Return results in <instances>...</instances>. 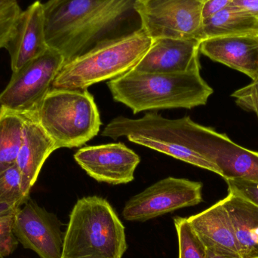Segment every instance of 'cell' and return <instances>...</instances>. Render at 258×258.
<instances>
[{
  "label": "cell",
  "mask_w": 258,
  "mask_h": 258,
  "mask_svg": "<svg viewBox=\"0 0 258 258\" xmlns=\"http://www.w3.org/2000/svg\"><path fill=\"white\" fill-rule=\"evenodd\" d=\"M15 214L0 216V258L9 257L18 248V239L13 232Z\"/></svg>",
  "instance_id": "cell-23"
},
{
  "label": "cell",
  "mask_w": 258,
  "mask_h": 258,
  "mask_svg": "<svg viewBox=\"0 0 258 258\" xmlns=\"http://www.w3.org/2000/svg\"><path fill=\"white\" fill-rule=\"evenodd\" d=\"M125 227L110 203L88 197L76 203L63 238L61 258H122Z\"/></svg>",
  "instance_id": "cell-3"
},
{
  "label": "cell",
  "mask_w": 258,
  "mask_h": 258,
  "mask_svg": "<svg viewBox=\"0 0 258 258\" xmlns=\"http://www.w3.org/2000/svg\"><path fill=\"white\" fill-rule=\"evenodd\" d=\"M231 6L241 9L258 20V0H234Z\"/></svg>",
  "instance_id": "cell-27"
},
{
  "label": "cell",
  "mask_w": 258,
  "mask_h": 258,
  "mask_svg": "<svg viewBox=\"0 0 258 258\" xmlns=\"http://www.w3.org/2000/svg\"><path fill=\"white\" fill-rule=\"evenodd\" d=\"M138 0H48L43 4L47 45L64 63L96 45L142 27Z\"/></svg>",
  "instance_id": "cell-1"
},
{
  "label": "cell",
  "mask_w": 258,
  "mask_h": 258,
  "mask_svg": "<svg viewBox=\"0 0 258 258\" xmlns=\"http://www.w3.org/2000/svg\"><path fill=\"white\" fill-rule=\"evenodd\" d=\"M74 159L90 177L114 185L132 181L141 162L140 156L122 143L83 147Z\"/></svg>",
  "instance_id": "cell-11"
},
{
  "label": "cell",
  "mask_w": 258,
  "mask_h": 258,
  "mask_svg": "<svg viewBox=\"0 0 258 258\" xmlns=\"http://www.w3.org/2000/svg\"><path fill=\"white\" fill-rule=\"evenodd\" d=\"M197 152L218 168L224 180L258 182V152L238 145L224 134L199 124Z\"/></svg>",
  "instance_id": "cell-10"
},
{
  "label": "cell",
  "mask_w": 258,
  "mask_h": 258,
  "mask_svg": "<svg viewBox=\"0 0 258 258\" xmlns=\"http://www.w3.org/2000/svg\"><path fill=\"white\" fill-rule=\"evenodd\" d=\"M234 0H209L203 5V18L212 16L224 8L231 6Z\"/></svg>",
  "instance_id": "cell-26"
},
{
  "label": "cell",
  "mask_w": 258,
  "mask_h": 258,
  "mask_svg": "<svg viewBox=\"0 0 258 258\" xmlns=\"http://www.w3.org/2000/svg\"><path fill=\"white\" fill-rule=\"evenodd\" d=\"M231 220L241 258H258V207L228 194L222 200Z\"/></svg>",
  "instance_id": "cell-17"
},
{
  "label": "cell",
  "mask_w": 258,
  "mask_h": 258,
  "mask_svg": "<svg viewBox=\"0 0 258 258\" xmlns=\"http://www.w3.org/2000/svg\"><path fill=\"white\" fill-rule=\"evenodd\" d=\"M258 32V20L233 6L203 20L201 42L211 38L246 34Z\"/></svg>",
  "instance_id": "cell-18"
},
{
  "label": "cell",
  "mask_w": 258,
  "mask_h": 258,
  "mask_svg": "<svg viewBox=\"0 0 258 258\" xmlns=\"http://www.w3.org/2000/svg\"><path fill=\"white\" fill-rule=\"evenodd\" d=\"M187 221L206 249L241 257L231 220L222 200L201 213L187 218Z\"/></svg>",
  "instance_id": "cell-16"
},
{
  "label": "cell",
  "mask_w": 258,
  "mask_h": 258,
  "mask_svg": "<svg viewBox=\"0 0 258 258\" xmlns=\"http://www.w3.org/2000/svg\"><path fill=\"white\" fill-rule=\"evenodd\" d=\"M203 183L168 177L156 182L127 202L122 211L129 221H144L203 202Z\"/></svg>",
  "instance_id": "cell-8"
},
{
  "label": "cell",
  "mask_w": 258,
  "mask_h": 258,
  "mask_svg": "<svg viewBox=\"0 0 258 258\" xmlns=\"http://www.w3.org/2000/svg\"><path fill=\"white\" fill-rule=\"evenodd\" d=\"M179 243V258H206V248L188 222L187 218L174 219Z\"/></svg>",
  "instance_id": "cell-21"
},
{
  "label": "cell",
  "mask_w": 258,
  "mask_h": 258,
  "mask_svg": "<svg viewBox=\"0 0 258 258\" xmlns=\"http://www.w3.org/2000/svg\"><path fill=\"white\" fill-rule=\"evenodd\" d=\"M33 113L57 149L81 147L101 129L98 107L87 89H51Z\"/></svg>",
  "instance_id": "cell-5"
},
{
  "label": "cell",
  "mask_w": 258,
  "mask_h": 258,
  "mask_svg": "<svg viewBox=\"0 0 258 258\" xmlns=\"http://www.w3.org/2000/svg\"><path fill=\"white\" fill-rule=\"evenodd\" d=\"M22 115L24 128L16 165L21 171L25 189L30 192L45 161L57 149L33 112Z\"/></svg>",
  "instance_id": "cell-15"
},
{
  "label": "cell",
  "mask_w": 258,
  "mask_h": 258,
  "mask_svg": "<svg viewBox=\"0 0 258 258\" xmlns=\"http://www.w3.org/2000/svg\"><path fill=\"white\" fill-rule=\"evenodd\" d=\"M203 5L199 0H138L142 28L152 39H200Z\"/></svg>",
  "instance_id": "cell-7"
},
{
  "label": "cell",
  "mask_w": 258,
  "mask_h": 258,
  "mask_svg": "<svg viewBox=\"0 0 258 258\" xmlns=\"http://www.w3.org/2000/svg\"><path fill=\"white\" fill-rule=\"evenodd\" d=\"M16 164L0 174V203L22 206L30 197Z\"/></svg>",
  "instance_id": "cell-20"
},
{
  "label": "cell",
  "mask_w": 258,
  "mask_h": 258,
  "mask_svg": "<svg viewBox=\"0 0 258 258\" xmlns=\"http://www.w3.org/2000/svg\"><path fill=\"white\" fill-rule=\"evenodd\" d=\"M48 48L45 38L43 3L37 0L21 11L5 48L10 55L12 73L43 54Z\"/></svg>",
  "instance_id": "cell-13"
},
{
  "label": "cell",
  "mask_w": 258,
  "mask_h": 258,
  "mask_svg": "<svg viewBox=\"0 0 258 258\" xmlns=\"http://www.w3.org/2000/svg\"><path fill=\"white\" fill-rule=\"evenodd\" d=\"M24 123L22 114L0 107V174L16 164Z\"/></svg>",
  "instance_id": "cell-19"
},
{
  "label": "cell",
  "mask_w": 258,
  "mask_h": 258,
  "mask_svg": "<svg viewBox=\"0 0 258 258\" xmlns=\"http://www.w3.org/2000/svg\"><path fill=\"white\" fill-rule=\"evenodd\" d=\"M206 258H241L236 257H232V256L225 255V254H219V253L215 252L212 250L206 249Z\"/></svg>",
  "instance_id": "cell-29"
},
{
  "label": "cell",
  "mask_w": 258,
  "mask_h": 258,
  "mask_svg": "<svg viewBox=\"0 0 258 258\" xmlns=\"http://www.w3.org/2000/svg\"><path fill=\"white\" fill-rule=\"evenodd\" d=\"M113 100L133 111L192 109L206 105L213 89L200 70L182 74H147L128 71L107 83Z\"/></svg>",
  "instance_id": "cell-2"
},
{
  "label": "cell",
  "mask_w": 258,
  "mask_h": 258,
  "mask_svg": "<svg viewBox=\"0 0 258 258\" xmlns=\"http://www.w3.org/2000/svg\"><path fill=\"white\" fill-rule=\"evenodd\" d=\"M21 12L18 0H0V49L6 48Z\"/></svg>",
  "instance_id": "cell-22"
},
{
  "label": "cell",
  "mask_w": 258,
  "mask_h": 258,
  "mask_svg": "<svg viewBox=\"0 0 258 258\" xmlns=\"http://www.w3.org/2000/svg\"><path fill=\"white\" fill-rule=\"evenodd\" d=\"M200 52L252 80L258 78V32L205 39Z\"/></svg>",
  "instance_id": "cell-14"
},
{
  "label": "cell",
  "mask_w": 258,
  "mask_h": 258,
  "mask_svg": "<svg viewBox=\"0 0 258 258\" xmlns=\"http://www.w3.org/2000/svg\"><path fill=\"white\" fill-rule=\"evenodd\" d=\"M228 194H233L258 207V182L245 179H226Z\"/></svg>",
  "instance_id": "cell-24"
},
{
  "label": "cell",
  "mask_w": 258,
  "mask_h": 258,
  "mask_svg": "<svg viewBox=\"0 0 258 258\" xmlns=\"http://www.w3.org/2000/svg\"><path fill=\"white\" fill-rule=\"evenodd\" d=\"M236 104L241 108L253 112L258 119V78L252 80L248 86L233 92Z\"/></svg>",
  "instance_id": "cell-25"
},
{
  "label": "cell",
  "mask_w": 258,
  "mask_h": 258,
  "mask_svg": "<svg viewBox=\"0 0 258 258\" xmlns=\"http://www.w3.org/2000/svg\"><path fill=\"white\" fill-rule=\"evenodd\" d=\"M152 42L141 27L126 36L102 42L66 62L56 77L52 89H87L95 83L121 77L141 61Z\"/></svg>",
  "instance_id": "cell-4"
},
{
  "label": "cell",
  "mask_w": 258,
  "mask_h": 258,
  "mask_svg": "<svg viewBox=\"0 0 258 258\" xmlns=\"http://www.w3.org/2000/svg\"><path fill=\"white\" fill-rule=\"evenodd\" d=\"M21 206L10 203H0V216L16 213Z\"/></svg>",
  "instance_id": "cell-28"
},
{
  "label": "cell",
  "mask_w": 258,
  "mask_h": 258,
  "mask_svg": "<svg viewBox=\"0 0 258 258\" xmlns=\"http://www.w3.org/2000/svg\"><path fill=\"white\" fill-rule=\"evenodd\" d=\"M197 39L158 38L133 71L147 74H182L200 70Z\"/></svg>",
  "instance_id": "cell-12"
},
{
  "label": "cell",
  "mask_w": 258,
  "mask_h": 258,
  "mask_svg": "<svg viewBox=\"0 0 258 258\" xmlns=\"http://www.w3.org/2000/svg\"><path fill=\"white\" fill-rule=\"evenodd\" d=\"M54 214L29 199L15 214L13 232L19 243L39 258H61L64 234Z\"/></svg>",
  "instance_id": "cell-9"
},
{
  "label": "cell",
  "mask_w": 258,
  "mask_h": 258,
  "mask_svg": "<svg viewBox=\"0 0 258 258\" xmlns=\"http://www.w3.org/2000/svg\"><path fill=\"white\" fill-rule=\"evenodd\" d=\"M199 1L202 2L203 3H205L206 2L209 1V0H199Z\"/></svg>",
  "instance_id": "cell-30"
},
{
  "label": "cell",
  "mask_w": 258,
  "mask_h": 258,
  "mask_svg": "<svg viewBox=\"0 0 258 258\" xmlns=\"http://www.w3.org/2000/svg\"><path fill=\"white\" fill-rule=\"evenodd\" d=\"M63 55L48 48L16 72L0 93V107L20 114L36 111L64 64Z\"/></svg>",
  "instance_id": "cell-6"
}]
</instances>
